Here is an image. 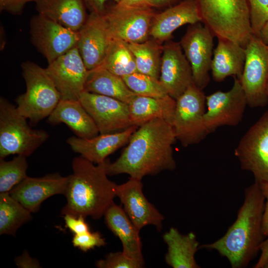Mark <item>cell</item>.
Returning <instances> with one entry per match:
<instances>
[{
    "label": "cell",
    "mask_w": 268,
    "mask_h": 268,
    "mask_svg": "<svg viewBox=\"0 0 268 268\" xmlns=\"http://www.w3.org/2000/svg\"><path fill=\"white\" fill-rule=\"evenodd\" d=\"M176 140L172 126L156 119L139 126L131 135L127 147L117 159H107L108 175L127 174L142 179L162 171L173 170L176 164L172 145Z\"/></svg>",
    "instance_id": "6da1fadb"
},
{
    "label": "cell",
    "mask_w": 268,
    "mask_h": 268,
    "mask_svg": "<svg viewBox=\"0 0 268 268\" xmlns=\"http://www.w3.org/2000/svg\"><path fill=\"white\" fill-rule=\"evenodd\" d=\"M265 199L260 185L255 182L245 191L243 204L235 222L217 241L199 249L215 250L226 257L232 268L247 267L260 251L263 242V219Z\"/></svg>",
    "instance_id": "7a4b0ae2"
},
{
    "label": "cell",
    "mask_w": 268,
    "mask_h": 268,
    "mask_svg": "<svg viewBox=\"0 0 268 268\" xmlns=\"http://www.w3.org/2000/svg\"><path fill=\"white\" fill-rule=\"evenodd\" d=\"M106 160L94 164L80 155L73 159L72 173L68 175L64 195L67 203L61 210L62 215L90 216L94 219L104 215L117 197V185L108 178Z\"/></svg>",
    "instance_id": "3957f363"
},
{
    "label": "cell",
    "mask_w": 268,
    "mask_h": 268,
    "mask_svg": "<svg viewBox=\"0 0 268 268\" xmlns=\"http://www.w3.org/2000/svg\"><path fill=\"white\" fill-rule=\"evenodd\" d=\"M201 22L214 37L245 48L254 36L247 0H195Z\"/></svg>",
    "instance_id": "277c9868"
},
{
    "label": "cell",
    "mask_w": 268,
    "mask_h": 268,
    "mask_svg": "<svg viewBox=\"0 0 268 268\" xmlns=\"http://www.w3.org/2000/svg\"><path fill=\"white\" fill-rule=\"evenodd\" d=\"M21 67L26 91L16 97V106L22 116L35 125L49 116L61 97L46 68L31 61L23 62Z\"/></svg>",
    "instance_id": "5b68a950"
},
{
    "label": "cell",
    "mask_w": 268,
    "mask_h": 268,
    "mask_svg": "<svg viewBox=\"0 0 268 268\" xmlns=\"http://www.w3.org/2000/svg\"><path fill=\"white\" fill-rule=\"evenodd\" d=\"M25 118L3 97L0 98V159L17 154L27 157L48 139L43 130L32 129Z\"/></svg>",
    "instance_id": "8992f818"
},
{
    "label": "cell",
    "mask_w": 268,
    "mask_h": 268,
    "mask_svg": "<svg viewBox=\"0 0 268 268\" xmlns=\"http://www.w3.org/2000/svg\"><path fill=\"white\" fill-rule=\"evenodd\" d=\"M172 126L183 147L197 144L208 133L204 123L205 95L194 82L176 100Z\"/></svg>",
    "instance_id": "52a82bcc"
},
{
    "label": "cell",
    "mask_w": 268,
    "mask_h": 268,
    "mask_svg": "<svg viewBox=\"0 0 268 268\" xmlns=\"http://www.w3.org/2000/svg\"><path fill=\"white\" fill-rule=\"evenodd\" d=\"M246 59L239 79L247 105L264 107L268 104V46L254 36L245 47Z\"/></svg>",
    "instance_id": "ba28073f"
},
{
    "label": "cell",
    "mask_w": 268,
    "mask_h": 268,
    "mask_svg": "<svg viewBox=\"0 0 268 268\" xmlns=\"http://www.w3.org/2000/svg\"><path fill=\"white\" fill-rule=\"evenodd\" d=\"M234 155L241 169L251 172L255 182L268 183V110L242 137Z\"/></svg>",
    "instance_id": "9c48e42d"
},
{
    "label": "cell",
    "mask_w": 268,
    "mask_h": 268,
    "mask_svg": "<svg viewBox=\"0 0 268 268\" xmlns=\"http://www.w3.org/2000/svg\"><path fill=\"white\" fill-rule=\"evenodd\" d=\"M150 7L129 6L115 3L103 14L113 38L127 43H141L149 39L155 14Z\"/></svg>",
    "instance_id": "30bf717a"
},
{
    "label": "cell",
    "mask_w": 268,
    "mask_h": 268,
    "mask_svg": "<svg viewBox=\"0 0 268 268\" xmlns=\"http://www.w3.org/2000/svg\"><path fill=\"white\" fill-rule=\"evenodd\" d=\"M31 41L50 64L76 46L78 31L70 30L39 13L29 23Z\"/></svg>",
    "instance_id": "8fae6325"
},
{
    "label": "cell",
    "mask_w": 268,
    "mask_h": 268,
    "mask_svg": "<svg viewBox=\"0 0 268 268\" xmlns=\"http://www.w3.org/2000/svg\"><path fill=\"white\" fill-rule=\"evenodd\" d=\"M214 35L202 23L189 24L180 42L190 64L194 83L201 89L210 81Z\"/></svg>",
    "instance_id": "7c38bea8"
},
{
    "label": "cell",
    "mask_w": 268,
    "mask_h": 268,
    "mask_svg": "<svg viewBox=\"0 0 268 268\" xmlns=\"http://www.w3.org/2000/svg\"><path fill=\"white\" fill-rule=\"evenodd\" d=\"M205 104L204 123L208 134L221 126L238 125L248 105L240 80L236 77L229 90L217 91L205 96Z\"/></svg>",
    "instance_id": "4fadbf2b"
},
{
    "label": "cell",
    "mask_w": 268,
    "mask_h": 268,
    "mask_svg": "<svg viewBox=\"0 0 268 268\" xmlns=\"http://www.w3.org/2000/svg\"><path fill=\"white\" fill-rule=\"evenodd\" d=\"M46 69L61 99L79 100L80 95L85 91L89 70L77 46L48 64Z\"/></svg>",
    "instance_id": "5bb4252c"
},
{
    "label": "cell",
    "mask_w": 268,
    "mask_h": 268,
    "mask_svg": "<svg viewBox=\"0 0 268 268\" xmlns=\"http://www.w3.org/2000/svg\"><path fill=\"white\" fill-rule=\"evenodd\" d=\"M79 100L93 119L99 134L114 133L133 126L128 104L107 96L83 91Z\"/></svg>",
    "instance_id": "9a60e30c"
},
{
    "label": "cell",
    "mask_w": 268,
    "mask_h": 268,
    "mask_svg": "<svg viewBox=\"0 0 268 268\" xmlns=\"http://www.w3.org/2000/svg\"><path fill=\"white\" fill-rule=\"evenodd\" d=\"M78 34L79 54L87 69H94L104 60L113 39L103 14L90 12Z\"/></svg>",
    "instance_id": "2e32d148"
},
{
    "label": "cell",
    "mask_w": 268,
    "mask_h": 268,
    "mask_svg": "<svg viewBox=\"0 0 268 268\" xmlns=\"http://www.w3.org/2000/svg\"><path fill=\"white\" fill-rule=\"evenodd\" d=\"M141 179L130 177L129 180L116 187V196L123 205V209L131 221L140 231L148 225L162 229L164 216L145 197Z\"/></svg>",
    "instance_id": "e0dca14e"
},
{
    "label": "cell",
    "mask_w": 268,
    "mask_h": 268,
    "mask_svg": "<svg viewBox=\"0 0 268 268\" xmlns=\"http://www.w3.org/2000/svg\"><path fill=\"white\" fill-rule=\"evenodd\" d=\"M163 46L159 79L176 100L193 83L192 70L180 42L169 40Z\"/></svg>",
    "instance_id": "ac0fdd59"
},
{
    "label": "cell",
    "mask_w": 268,
    "mask_h": 268,
    "mask_svg": "<svg viewBox=\"0 0 268 268\" xmlns=\"http://www.w3.org/2000/svg\"><path fill=\"white\" fill-rule=\"evenodd\" d=\"M68 178V176H63L58 173L38 178L27 176L9 193L31 212H36L49 198L56 195H65Z\"/></svg>",
    "instance_id": "d6986e66"
},
{
    "label": "cell",
    "mask_w": 268,
    "mask_h": 268,
    "mask_svg": "<svg viewBox=\"0 0 268 268\" xmlns=\"http://www.w3.org/2000/svg\"><path fill=\"white\" fill-rule=\"evenodd\" d=\"M138 127L133 126L125 130L107 134H99L90 138L76 136L68 137L67 143L71 149L94 164L103 163L107 157L129 140Z\"/></svg>",
    "instance_id": "ffe728a7"
},
{
    "label": "cell",
    "mask_w": 268,
    "mask_h": 268,
    "mask_svg": "<svg viewBox=\"0 0 268 268\" xmlns=\"http://www.w3.org/2000/svg\"><path fill=\"white\" fill-rule=\"evenodd\" d=\"M201 22L195 0H183L179 3L155 13L150 30V37L162 43L173 36V33L185 24Z\"/></svg>",
    "instance_id": "44dd1931"
},
{
    "label": "cell",
    "mask_w": 268,
    "mask_h": 268,
    "mask_svg": "<svg viewBox=\"0 0 268 268\" xmlns=\"http://www.w3.org/2000/svg\"><path fill=\"white\" fill-rule=\"evenodd\" d=\"M47 122L52 126L64 123L76 136L83 138L99 134L94 121L79 100L61 99L48 117Z\"/></svg>",
    "instance_id": "7402d4cb"
},
{
    "label": "cell",
    "mask_w": 268,
    "mask_h": 268,
    "mask_svg": "<svg viewBox=\"0 0 268 268\" xmlns=\"http://www.w3.org/2000/svg\"><path fill=\"white\" fill-rule=\"evenodd\" d=\"M104 216L108 228L121 240L123 253L143 267L144 260L142 244L139 236V231L131 221L123 208L114 202Z\"/></svg>",
    "instance_id": "603a6c76"
},
{
    "label": "cell",
    "mask_w": 268,
    "mask_h": 268,
    "mask_svg": "<svg viewBox=\"0 0 268 268\" xmlns=\"http://www.w3.org/2000/svg\"><path fill=\"white\" fill-rule=\"evenodd\" d=\"M217 39L210 67L213 79L220 82L230 76L239 79L246 59L245 48L227 39Z\"/></svg>",
    "instance_id": "cb8c5ba5"
},
{
    "label": "cell",
    "mask_w": 268,
    "mask_h": 268,
    "mask_svg": "<svg viewBox=\"0 0 268 268\" xmlns=\"http://www.w3.org/2000/svg\"><path fill=\"white\" fill-rule=\"evenodd\" d=\"M34 2L38 13L74 31L81 28L88 17L82 0H35Z\"/></svg>",
    "instance_id": "d4e9b609"
},
{
    "label": "cell",
    "mask_w": 268,
    "mask_h": 268,
    "mask_svg": "<svg viewBox=\"0 0 268 268\" xmlns=\"http://www.w3.org/2000/svg\"><path fill=\"white\" fill-rule=\"evenodd\" d=\"M176 104V100L169 95L163 97L136 95L129 104L132 125L138 127L159 119L172 126Z\"/></svg>",
    "instance_id": "484cf974"
},
{
    "label": "cell",
    "mask_w": 268,
    "mask_h": 268,
    "mask_svg": "<svg viewBox=\"0 0 268 268\" xmlns=\"http://www.w3.org/2000/svg\"><path fill=\"white\" fill-rule=\"evenodd\" d=\"M168 251L165 256L166 263L173 268H199L195 256L200 245L196 234L191 232L186 235L181 234L171 227L163 236Z\"/></svg>",
    "instance_id": "4316f807"
},
{
    "label": "cell",
    "mask_w": 268,
    "mask_h": 268,
    "mask_svg": "<svg viewBox=\"0 0 268 268\" xmlns=\"http://www.w3.org/2000/svg\"><path fill=\"white\" fill-rule=\"evenodd\" d=\"M85 91L115 98L128 104L136 95L129 89L122 77L102 68L89 71Z\"/></svg>",
    "instance_id": "83f0119b"
},
{
    "label": "cell",
    "mask_w": 268,
    "mask_h": 268,
    "mask_svg": "<svg viewBox=\"0 0 268 268\" xmlns=\"http://www.w3.org/2000/svg\"><path fill=\"white\" fill-rule=\"evenodd\" d=\"M135 60L137 72L159 79L163 46L152 39L128 43Z\"/></svg>",
    "instance_id": "f1b7e54d"
},
{
    "label": "cell",
    "mask_w": 268,
    "mask_h": 268,
    "mask_svg": "<svg viewBox=\"0 0 268 268\" xmlns=\"http://www.w3.org/2000/svg\"><path fill=\"white\" fill-rule=\"evenodd\" d=\"M31 213L9 193H0V235L15 236L21 226L32 220Z\"/></svg>",
    "instance_id": "f546056e"
},
{
    "label": "cell",
    "mask_w": 268,
    "mask_h": 268,
    "mask_svg": "<svg viewBox=\"0 0 268 268\" xmlns=\"http://www.w3.org/2000/svg\"><path fill=\"white\" fill-rule=\"evenodd\" d=\"M96 68L106 69L122 77L137 72L128 43L113 38L104 60Z\"/></svg>",
    "instance_id": "4dcf8cb0"
},
{
    "label": "cell",
    "mask_w": 268,
    "mask_h": 268,
    "mask_svg": "<svg viewBox=\"0 0 268 268\" xmlns=\"http://www.w3.org/2000/svg\"><path fill=\"white\" fill-rule=\"evenodd\" d=\"M26 157L17 155L12 160L0 159V193H9L27 177Z\"/></svg>",
    "instance_id": "1f68e13d"
},
{
    "label": "cell",
    "mask_w": 268,
    "mask_h": 268,
    "mask_svg": "<svg viewBox=\"0 0 268 268\" xmlns=\"http://www.w3.org/2000/svg\"><path fill=\"white\" fill-rule=\"evenodd\" d=\"M122 78L129 89L137 95L163 97L168 95L159 78L138 72Z\"/></svg>",
    "instance_id": "d6a6232c"
},
{
    "label": "cell",
    "mask_w": 268,
    "mask_h": 268,
    "mask_svg": "<svg viewBox=\"0 0 268 268\" xmlns=\"http://www.w3.org/2000/svg\"><path fill=\"white\" fill-rule=\"evenodd\" d=\"M251 28L254 36L259 37L268 20V0H247Z\"/></svg>",
    "instance_id": "836d02e7"
},
{
    "label": "cell",
    "mask_w": 268,
    "mask_h": 268,
    "mask_svg": "<svg viewBox=\"0 0 268 268\" xmlns=\"http://www.w3.org/2000/svg\"><path fill=\"white\" fill-rule=\"evenodd\" d=\"M99 268H140L142 267L137 262L125 255L123 252L110 253L104 259L97 261Z\"/></svg>",
    "instance_id": "e575fe53"
},
{
    "label": "cell",
    "mask_w": 268,
    "mask_h": 268,
    "mask_svg": "<svg viewBox=\"0 0 268 268\" xmlns=\"http://www.w3.org/2000/svg\"><path fill=\"white\" fill-rule=\"evenodd\" d=\"M72 243L74 247L84 252L106 244L105 239L99 232H91L90 231L83 234H74Z\"/></svg>",
    "instance_id": "d590c367"
},
{
    "label": "cell",
    "mask_w": 268,
    "mask_h": 268,
    "mask_svg": "<svg viewBox=\"0 0 268 268\" xmlns=\"http://www.w3.org/2000/svg\"><path fill=\"white\" fill-rule=\"evenodd\" d=\"M85 217L74 216L71 214L64 215L65 227L74 234H80L90 231V227L85 221Z\"/></svg>",
    "instance_id": "8d00e7d4"
},
{
    "label": "cell",
    "mask_w": 268,
    "mask_h": 268,
    "mask_svg": "<svg viewBox=\"0 0 268 268\" xmlns=\"http://www.w3.org/2000/svg\"><path fill=\"white\" fill-rule=\"evenodd\" d=\"M35 0H0V11H6L13 15L22 14L25 5Z\"/></svg>",
    "instance_id": "74e56055"
},
{
    "label": "cell",
    "mask_w": 268,
    "mask_h": 268,
    "mask_svg": "<svg viewBox=\"0 0 268 268\" xmlns=\"http://www.w3.org/2000/svg\"><path fill=\"white\" fill-rule=\"evenodd\" d=\"M14 262L18 268H41L38 260L32 258L27 250L23 251L22 254L16 257Z\"/></svg>",
    "instance_id": "f35d334b"
},
{
    "label": "cell",
    "mask_w": 268,
    "mask_h": 268,
    "mask_svg": "<svg viewBox=\"0 0 268 268\" xmlns=\"http://www.w3.org/2000/svg\"><path fill=\"white\" fill-rule=\"evenodd\" d=\"M86 8L90 12L103 14L106 9V3L111 0L119 3L120 0H82Z\"/></svg>",
    "instance_id": "ab89813d"
},
{
    "label": "cell",
    "mask_w": 268,
    "mask_h": 268,
    "mask_svg": "<svg viewBox=\"0 0 268 268\" xmlns=\"http://www.w3.org/2000/svg\"><path fill=\"white\" fill-rule=\"evenodd\" d=\"M259 185L265 199L263 219V232L264 236H268V183H261Z\"/></svg>",
    "instance_id": "60d3db41"
},
{
    "label": "cell",
    "mask_w": 268,
    "mask_h": 268,
    "mask_svg": "<svg viewBox=\"0 0 268 268\" xmlns=\"http://www.w3.org/2000/svg\"><path fill=\"white\" fill-rule=\"evenodd\" d=\"M261 255L259 260L255 264V268H264L268 260V238L264 240L260 247Z\"/></svg>",
    "instance_id": "b9f144b4"
},
{
    "label": "cell",
    "mask_w": 268,
    "mask_h": 268,
    "mask_svg": "<svg viewBox=\"0 0 268 268\" xmlns=\"http://www.w3.org/2000/svg\"><path fill=\"white\" fill-rule=\"evenodd\" d=\"M183 0H149V7L151 8H168L174 6Z\"/></svg>",
    "instance_id": "7bdbcfd3"
},
{
    "label": "cell",
    "mask_w": 268,
    "mask_h": 268,
    "mask_svg": "<svg viewBox=\"0 0 268 268\" xmlns=\"http://www.w3.org/2000/svg\"><path fill=\"white\" fill-rule=\"evenodd\" d=\"M149 0H120V4L134 7H149Z\"/></svg>",
    "instance_id": "ee69618b"
},
{
    "label": "cell",
    "mask_w": 268,
    "mask_h": 268,
    "mask_svg": "<svg viewBox=\"0 0 268 268\" xmlns=\"http://www.w3.org/2000/svg\"><path fill=\"white\" fill-rule=\"evenodd\" d=\"M259 38L264 44L268 46V20L262 29Z\"/></svg>",
    "instance_id": "f6af8a7d"
},
{
    "label": "cell",
    "mask_w": 268,
    "mask_h": 268,
    "mask_svg": "<svg viewBox=\"0 0 268 268\" xmlns=\"http://www.w3.org/2000/svg\"><path fill=\"white\" fill-rule=\"evenodd\" d=\"M267 94L268 95V82L267 86Z\"/></svg>",
    "instance_id": "bcb514c9"
}]
</instances>
